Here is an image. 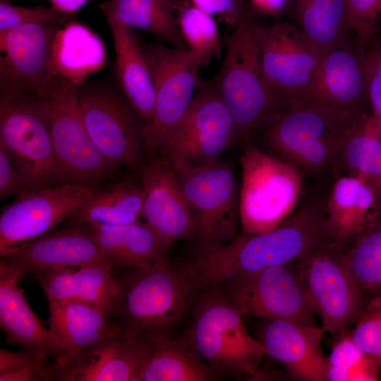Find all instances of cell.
<instances>
[{
	"instance_id": "29",
	"label": "cell",
	"mask_w": 381,
	"mask_h": 381,
	"mask_svg": "<svg viewBox=\"0 0 381 381\" xmlns=\"http://www.w3.org/2000/svg\"><path fill=\"white\" fill-rule=\"evenodd\" d=\"M106 20L114 40L119 83L126 97L147 125L153 116L155 91L143 47L133 29L118 20Z\"/></svg>"
},
{
	"instance_id": "27",
	"label": "cell",
	"mask_w": 381,
	"mask_h": 381,
	"mask_svg": "<svg viewBox=\"0 0 381 381\" xmlns=\"http://www.w3.org/2000/svg\"><path fill=\"white\" fill-rule=\"evenodd\" d=\"M81 225L114 267H142L169 258V246L145 222Z\"/></svg>"
},
{
	"instance_id": "46",
	"label": "cell",
	"mask_w": 381,
	"mask_h": 381,
	"mask_svg": "<svg viewBox=\"0 0 381 381\" xmlns=\"http://www.w3.org/2000/svg\"><path fill=\"white\" fill-rule=\"evenodd\" d=\"M52 7L68 14H72L80 9L90 0H48Z\"/></svg>"
},
{
	"instance_id": "42",
	"label": "cell",
	"mask_w": 381,
	"mask_h": 381,
	"mask_svg": "<svg viewBox=\"0 0 381 381\" xmlns=\"http://www.w3.org/2000/svg\"><path fill=\"white\" fill-rule=\"evenodd\" d=\"M362 59L371 114L380 121L381 119V42H371L362 54Z\"/></svg>"
},
{
	"instance_id": "2",
	"label": "cell",
	"mask_w": 381,
	"mask_h": 381,
	"mask_svg": "<svg viewBox=\"0 0 381 381\" xmlns=\"http://www.w3.org/2000/svg\"><path fill=\"white\" fill-rule=\"evenodd\" d=\"M113 271L117 296L113 315L135 339L151 342L177 334L207 285L185 258H169Z\"/></svg>"
},
{
	"instance_id": "37",
	"label": "cell",
	"mask_w": 381,
	"mask_h": 381,
	"mask_svg": "<svg viewBox=\"0 0 381 381\" xmlns=\"http://www.w3.org/2000/svg\"><path fill=\"white\" fill-rule=\"evenodd\" d=\"M327 381L377 380L380 371L362 353L349 334L337 339L325 358Z\"/></svg>"
},
{
	"instance_id": "20",
	"label": "cell",
	"mask_w": 381,
	"mask_h": 381,
	"mask_svg": "<svg viewBox=\"0 0 381 381\" xmlns=\"http://www.w3.org/2000/svg\"><path fill=\"white\" fill-rule=\"evenodd\" d=\"M300 102L348 112L358 119L370 114L362 54L350 44L325 51L317 77Z\"/></svg>"
},
{
	"instance_id": "23",
	"label": "cell",
	"mask_w": 381,
	"mask_h": 381,
	"mask_svg": "<svg viewBox=\"0 0 381 381\" xmlns=\"http://www.w3.org/2000/svg\"><path fill=\"white\" fill-rule=\"evenodd\" d=\"M322 327L287 320H268L260 341L267 355L284 365L298 380L327 381L322 349Z\"/></svg>"
},
{
	"instance_id": "6",
	"label": "cell",
	"mask_w": 381,
	"mask_h": 381,
	"mask_svg": "<svg viewBox=\"0 0 381 381\" xmlns=\"http://www.w3.org/2000/svg\"><path fill=\"white\" fill-rule=\"evenodd\" d=\"M246 19L227 39L224 59L211 85L231 114L242 143L273 114L291 106L270 86Z\"/></svg>"
},
{
	"instance_id": "10",
	"label": "cell",
	"mask_w": 381,
	"mask_h": 381,
	"mask_svg": "<svg viewBox=\"0 0 381 381\" xmlns=\"http://www.w3.org/2000/svg\"><path fill=\"white\" fill-rule=\"evenodd\" d=\"M295 261L322 328L336 339L348 334L367 301L343 250L329 243L306 251Z\"/></svg>"
},
{
	"instance_id": "38",
	"label": "cell",
	"mask_w": 381,
	"mask_h": 381,
	"mask_svg": "<svg viewBox=\"0 0 381 381\" xmlns=\"http://www.w3.org/2000/svg\"><path fill=\"white\" fill-rule=\"evenodd\" d=\"M353 342L372 364L381 370V297L367 301L349 332Z\"/></svg>"
},
{
	"instance_id": "12",
	"label": "cell",
	"mask_w": 381,
	"mask_h": 381,
	"mask_svg": "<svg viewBox=\"0 0 381 381\" xmlns=\"http://www.w3.org/2000/svg\"><path fill=\"white\" fill-rule=\"evenodd\" d=\"M79 107L87 131L115 168L139 169L145 122L124 94L102 83L78 86Z\"/></svg>"
},
{
	"instance_id": "39",
	"label": "cell",
	"mask_w": 381,
	"mask_h": 381,
	"mask_svg": "<svg viewBox=\"0 0 381 381\" xmlns=\"http://www.w3.org/2000/svg\"><path fill=\"white\" fill-rule=\"evenodd\" d=\"M70 17L71 14L53 7L38 6L25 8L0 1V33L25 25L62 26Z\"/></svg>"
},
{
	"instance_id": "5",
	"label": "cell",
	"mask_w": 381,
	"mask_h": 381,
	"mask_svg": "<svg viewBox=\"0 0 381 381\" xmlns=\"http://www.w3.org/2000/svg\"><path fill=\"white\" fill-rule=\"evenodd\" d=\"M0 148L28 191L67 183L55 157L44 97L0 83Z\"/></svg>"
},
{
	"instance_id": "44",
	"label": "cell",
	"mask_w": 381,
	"mask_h": 381,
	"mask_svg": "<svg viewBox=\"0 0 381 381\" xmlns=\"http://www.w3.org/2000/svg\"><path fill=\"white\" fill-rule=\"evenodd\" d=\"M26 183L5 151L0 148V198L27 192Z\"/></svg>"
},
{
	"instance_id": "18",
	"label": "cell",
	"mask_w": 381,
	"mask_h": 381,
	"mask_svg": "<svg viewBox=\"0 0 381 381\" xmlns=\"http://www.w3.org/2000/svg\"><path fill=\"white\" fill-rule=\"evenodd\" d=\"M0 256L18 282L31 273L111 264L83 225L71 223L13 247Z\"/></svg>"
},
{
	"instance_id": "7",
	"label": "cell",
	"mask_w": 381,
	"mask_h": 381,
	"mask_svg": "<svg viewBox=\"0 0 381 381\" xmlns=\"http://www.w3.org/2000/svg\"><path fill=\"white\" fill-rule=\"evenodd\" d=\"M243 145L241 234H263L277 227L294 210L308 179L298 169L262 151L250 141L243 142Z\"/></svg>"
},
{
	"instance_id": "28",
	"label": "cell",
	"mask_w": 381,
	"mask_h": 381,
	"mask_svg": "<svg viewBox=\"0 0 381 381\" xmlns=\"http://www.w3.org/2000/svg\"><path fill=\"white\" fill-rule=\"evenodd\" d=\"M144 343L139 381L218 380L186 330L181 334Z\"/></svg>"
},
{
	"instance_id": "9",
	"label": "cell",
	"mask_w": 381,
	"mask_h": 381,
	"mask_svg": "<svg viewBox=\"0 0 381 381\" xmlns=\"http://www.w3.org/2000/svg\"><path fill=\"white\" fill-rule=\"evenodd\" d=\"M243 316L318 326L295 260L216 283Z\"/></svg>"
},
{
	"instance_id": "24",
	"label": "cell",
	"mask_w": 381,
	"mask_h": 381,
	"mask_svg": "<svg viewBox=\"0 0 381 381\" xmlns=\"http://www.w3.org/2000/svg\"><path fill=\"white\" fill-rule=\"evenodd\" d=\"M18 281L7 263L0 261V326L8 340L40 357L61 364L65 353L51 330L47 329L30 307Z\"/></svg>"
},
{
	"instance_id": "8",
	"label": "cell",
	"mask_w": 381,
	"mask_h": 381,
	"mask_svg": "<svg viewBox=\"0 0 381 381\" xmlns=\"http://www.w3.org/2000/svg\"><path fill=\"white\" fill-rule=\"evenodd\" d=\"M190 210L193 248L234 241L241 234L239 191L233 169L217 162L198 167H173Z\"/></svg>"
},
{
	"instance_id": "34",
	"label": "cell",
	"mask_w": 381,
	"mask_h": 381,
	"mask_svg": "<svg viewBox=\"0 0 381 381\" xmlns=\"http://www.w3.org/2000/svg\"><path fill=\"white\" fill-rule=\"evenodd\" d=\"M293 10L298 27L324 52L350 44L345 0H294Z\"/></svg>"
},
{
	"instance_id": "36",
	"label": "cell",
	"mask_w": 381,
	"mask_h": 381,
	"mask_svg": "<svg viewBox=\"0 0 381 381\" xmlns=\"http://www.w3.org/2000/svg\"><path fill=\"white\" fill-rule=\"evenodd\" d=\"M176 20L187 50L200 66L219 54V32L212 16L180 0Z\"/></svg>"
},
{
	"instance_id": "47",
	"label": "cell",
	"mask_w": 381,
	"mask_h": 381,
	"mask_svg": "<svg viewBox=\"0 0 381 381\" xmlns=\"http://www.w3.org/2000/svg\"><path fill=\"white\" fill-rule=\"evenodd\" d=\"M0 381H42V380L32 370L23 369L0 375Z\"/></svg>"
},
{
	"instance_id": "13",
	"label": "cell",
	"mask_w": 381,
	"mask_h": 381,
	"mask_svg": "<svg viewBox=\"0 0 381 381\" xmlns=\"http://www.w3.org/2000/svg\"><path fill=\"white\" fill-rule=\"evenodd\" d=\"M241 138L226 107L212 87H205L165 138L158 155L173 167H198L219 158Z\"/></svg>"
},
{
	"instance_id": "3",
	"label": "cell",
	"mask_w": 381,
	"mask_h": 381,
	"mask_svg": "<svg viewBox=\"0 0 381 381\" xmlns=\"http://www.w3.org/2000/svg\"><path fill=\"white\" fill-rule=\"evenodd\" d=\"M361 119L348 112L300 102L273 114L251 135H255L257 140L249 141L296 167L308 181L321 184L333 175L337 155L353 126Z\"/></svg>"
},
{
	"instance_id": "11",
	"label": "cell",
	"mask_w": 381,
	"mask_h": 381,
	"mask_svg": "<svg viewBox=\"0 0 381 381\" xmlns=\"http://www.w3.org/2000/svg\"><path fill=\"white\" fill-rule=\"evenodd\" d=\"M246 21L272 90L291 105L301 100L317 77L325 52L289 22L269 25L250 17Z\"/></svg>"
},
{
	"instance_id": "41",
	"label": "cell",
	"mask_w": 381,
	"mask_h": 381,
	"mask_svg": "<svg viewBox=\"0 0 381 381\" xmlns=\"http://www.w3.org/2000/svg\"><path fill=\"white\" fill-rule=\"evenodd\" d=\"M23 369L32 370L42 381L55 380V362L28 350L12 351L1 349L0 375Z\"/></svg>"
},
{
	"instance_id": "21",
	"label": "cell",
	"mask_w": 381,
	"mask_h": 381,
	"mask_svg": "<svg viewBox=\"0 0 381 381\" xmlns=\"http://www.w3.org/2000/svg\"><path fill=\"white\" fill-rule=\"evenodd\" d=\"M325 193L329 237L346 252L380 217L375 196L361 179L334 173L325 183Z\"/></svg>"
},
{
	"instance_id": "30",
	"label": "cell",
	"mask_w": 381,
	"mask_h": 381,
	"mask_svg": "<svg viewBox=\"0 0 381 381\" xmlns=\"http://www.w3.org/2000/svg\"><path fill=\"white\" fill-rule=\"evenodd\" d=\"M52 58L57 75L78 86L104 66L107 53L95 32L82 23L68 20L54 35Z\"/></svg>"
},
{
	"instance_id": "15",
	"label": "cell",
	"mask_w": 381,
	"mask_h": 381,
	"mask_svg": "<svg viewBox=\"0 0 381 381\" xmlns=\"http://www.w3.org/2000/svg\"><path fill=\"white\" fill-rule=\"evenodd\" d=\"M143 49L155 91L152 119L144 133L143 156L149 157L159 153L165 138L189 108L200 66L187 49L160 44Z\"/></svg>"
},
{
	"instance_id": "45",
	"label": "cell",
	"mask_w": 381,
	"mask_h": 381,
	"mask_svg": "<svg viewBox=\"0 0 381 381\" xmlns=\"http://www.w3.org/2000/svg\"><path fill=\"white\" fill-rule=\"evenodd\" d=\"M294 0H250L253 8L264 16L278 17L293 8Z\"/></svg>"
},
{
	"instance_id": "49",
	"label": "cell",
	"mask_w": 381,
	"mask_h": 381,
	"mask_svg": "<svg viewBox=\"0 0 381 381\" xmlns=\"http://www.w3.org/2000/svg\"><path fill=\"white\" fill-rule=\"evenodd\" d=\"M1 1H6V2H10L11 0H1Z\"/></svg>"
},
{
	"instance_id": "31",
	"label": "cell",
	"mask_w": 381,
	"mask_h": 381,
	"mask_svg": "<svg viewBox=\"0 0 381 381\" xmlns=\"http://www.w3.org/2000/svg\"><path fill=\"white\" fill-rule=\"evenodd\" d=\"M379 121L370 114L359 120L343 142L333 173L361 179L373 191L381 216V140Z\"/></svg>"
},
{
	"instance_id": "43",
	"label": "cell",
	"mask_w": 381,
	"mask_h": 381,
	"mask_svg": "<svg viewBox=\"0 0 381 381\" xmlns=\"http://www.w3.org/2000/svg\"><path fill=\"white\" fill-rule=\"evenodd\" d=\"M191 4L210 16H219L236 26L249 18L243 0H190Z\"/></svg>"
},
{
	"instance_id": "33",
	"label": "cell",
	"mask_w": 381,
	"mask_h": 381,
	"mask_svg": "<svg viewBox=\"0 0 381 381\" xmlns=\"http://www.w3.org/2000/svg\"><path fill=\"white\" fill-rule=\"evenodd\" d=\"M145 193L142 185L123 181L97 190L69 219L71 224L119 225L143 218Z\"/></svg>"
},
{
	"instance_id": "17",
	"label": "cell",
	"mask_w": 381,
	"mask_h": 381,
	"mask_svg": "<svg viewBox=\"0 0 381 381\" xmlns=\"http://www.w3.org/2000/svg\"><path fill=\"white\" fill-rule=\"evenodd\" d=\"M61 26L25 25L0 33V82L45 97L58 75L52 44Z\"/></svg>"
},
{
	"instance_id": "40",
	"label": "cell",
	"mask_w": 381,
	"mask_h": 381,
	"mask_svg": "<svg viewBox=\"0 0 381 381\" xmlns=\"http://www.w3.org/2000/svg\"><path fill=\"white\" fill-rule=\"evenodd\" d=\"M347 25L356 35L357 50L363 54L381 20V0H345Z\"/></svg>"
},
{
	"instance_id": "4",
	"label": "cell",
	"mask_w": 381,
	"mask_h": 381,
	"mask_svg": "<svg viewBox=\"0 0 381 381\" xmlns=\"http://www.w3.org/2000/svg\"><path fill=\"white\" fill-rule=\"evenodd\" d=\"M186 329L218 380L253 377L266 350L248 332L243 315L216 283L200 292Z\"/></svg>"
},
{
	"instance_id": "48",
	"label": "cell",
	"mask_w": 381,
	"mask_h": 381,
	"mask_svg": "<svg viewBox=\"0 0 381 381\" xmlns=\"http://www.w3.org/2000/svg\"><path fill=\"white\" fill-rule=\"evenodd\" d=\"M377 134H378V136L381 140V119L380 120L379 123H378V126H377Z\"/></svg>"
},
{
	"instance_id": "1",
	"label": "cell",
	"mask_w": 381,
	"mask_h": 381,
	"mask_svg": "<svg viewBox=\"0 0 381 381\" xmlns=\"http://www.w3.org/2000/svg\"><path fill=\"white\" fill-rule=\"evenodd\" d=\"M325 199L323 187L307 182L294 210L272 230L240 234L225 245L193 249L188 260L206 284L294 260L312 248L332 243L327 227Z\"/></svg>"
},
{
	"instance_id": "14",
	"label": "cell",
	"mask_w": 381,
	"mask_h": 381,
	"mask_svg": "<svg viewBox=\"0 0 381 381\" xmlns=\"http://www.w3.org/2000/svg\"><path fill=\"white\" fill-rule=\"evenodd\" d=\"M44 103L55 157L66 181L96 186L115 167L87 131L79 107L78 86L58 76Z\"/></svg>"
},
{
	"instance_id": "26",
	"label": "cell",
	"mask_w": 381,
	"mask_h": 381,
	"mask_svg": "<svg viewBox=\"0 0 381 381\" xmlns=\"http://www.w3.org/2000/svg\"><path fill=\"white\" fill-rule=\"evenodd\" d=\"M111 264L63 267L35 274L48 301H78L113 312L117 290Z\"/></svg>"
},
{
	"instance_id": "25",
	"label": "cell",
	"mask_w": 381,
	"mask_h": 381,
	"mask_svg": "<svg viewBox=\"0 0 381 381\" xmlns=\"http://www.w3.org/2000/svg\"><path fill=\"white\" fill-rule=\"evenodd\" d=\"M49 329L65 353L61 363L121 330L111 313L87 303L49 300Z\"/></svg>"
},
{
	"instance_id": "35",
	"label": "cell",
	"mask_w": 381,
	"mask_h": 381,
	"mask_svg": "<svg viewBox=\"0 0 381 381\" xmlns=\"http://www.w3.org/2000/svg\"><path fill=\"white\" fill-rule=\"evenodd\" d=\"M344 256L366 301L381 297V216Z\"/></svg>"
},
{
	"instance_id": "19",
	"label": "cell",
	"mask_w": 381,
	"mask_h": 381,
	"mask_svg": "<svg viewBox=\"0 0 381 381\" xmlns=\"http://www.w3.org/2000/svg\"><path fill=\"white\" fill-rule=\"evenodd\" d=\"M138 171L145 193V222L169 247L179 241H192L193 217L173 167L157 154L145 157Z\"/></svg>"
},
{
	"instance_id": "32",
	"label": "cell",
	"mask_w": 381,
	"mask_h": 381,
	"mask_svg": "<svg viewBox=\"0 0 381 381\" xmlns=\"http://www.w3.org/2000/svg\"><path fill=\"white\" fill-rule=\"evenodd\" d=\"M180 0H107L99 4L107 18L119 21L133 29H140L187 49L179 28L176 11Z\"/></svg>"
},
{
	"instance_id": "16",
	"label": "cell",
	"mask_w": 381,
	"mask_h": 381,
	"mask_svg": "<svg viewBox=\"0 0 381 381\" xmlns=\"http://www.w3.org/2000/svg\"><path fill=\"white\" fill-rule=\"evenodd\" d=\"M97 190L67 182L23 192L0 214V254L52 231L73 215Z\"/></svg>"
},
{
	"instance_id": "22",
	"label": "cell",
	"mask_w": 381,
	"mask_h": 381,
	"mask_svg": "<svg viewBox=\"0 0 381 381\" xmlns=\"http://www.w3.org/2000/svg\"><path fill=\"white\" fill-rule=\"evenodd\" d=\"M145 344L122 329L110 339L55 363L58 381H139Z\"/></svg>"
}]
</instances>
